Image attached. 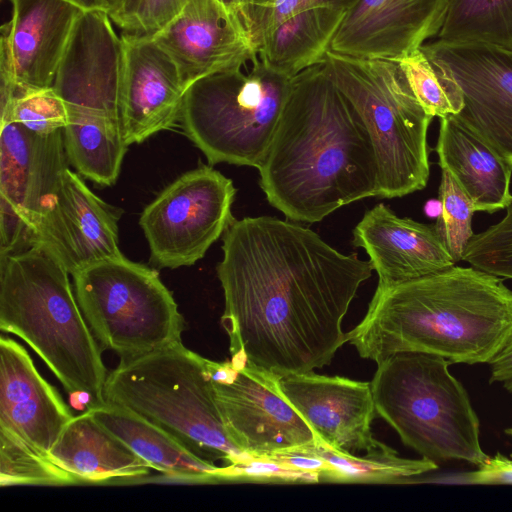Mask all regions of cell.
Here are the masks:
<instances>
[{"label":"cell","mask_w":512,"mask_h":512,"mask_svg":"<svg viewBox=\"0 0 512 512\" xmlns=\"http://www.w3.org/2000/svg\"><path fill=\"white\" fill-rule=\"evenodd\" d=\"M222 243L216 271L231 360L280 378L330 364L346 343L342 321L371 262L272 216L234 218Z\"/></svg>","instance_id":"cell-1"},{"label":"cell","mask_w":512,"mask_h":512,"mask_svg":"<svg viewBox=\"0 0 512 512\" xmlns=\"http://www.w3.org/2000/svg\"><path fill=\"white\" fill-rule=\"evenodd\" d=\"M259 170L271 206L315 223L354 201L378 197L374 146L361 116L317 64L295 75Z\"/></svg>","instance_id":"cell-2"},{"label":"cell","mask_w":512,"mask_h":512,"mask_svg":"<svg viewBox=\"0 0 512 512\" xmlns=\"http://www.w3.org/2000/svg\"><path fill=\"white\" fill-rule=\"evenodd\" d=\"M512 340V290L503 278L452 266L411 281L378 286L346 343L376 363L423 352L450 364L490 363Z\"/></svg>","instance_id":"cell-3"},{"label":"cell","mask_w":512,"mask_h":512,"mask_svg":"<svg viewBox=\"0 0 512 512\" xmlns=\"http://www.w3.org/2000/svg\"><path fill=\"white\" fill-rule=\"evenodd\" d=\"M0 260L1 331L24 340L68 394L84 391L93 407L105 404L103 350L73 294L70 273L39 245Z\"/></svg>","instance_id":"cell-4"},{"label":"cell","mask_w":512,"mask_h":512,"mask_svg":"<svg viewBox=\"0 0 512 512\" xmlns=\"http://www.w3.org/2000/svg\"><path fill=\"white\" fill-rule=\"evenodd\" d=\"M206 361L182 342L120 361L107 375L105 403L137 413L204 461L246 460L224 425Z\"/></svg>","instance_id":"cell-5"},{"label":"cell","mask_w":512,"mask_h":512,"mask_svg":"<svg viewBox=\"0 0 512 512\" xmlns=\"http://www.w3.org/2000/svg\"><path fill=\"white\" fill-rule=\"evenodd\" d=\"M449 365L423 352L385 358L370 383L375 410L423 458L480 466L488 458L480 445V421Z\"/></svg>","instance_id":"cell-6"},{"label":"cell","mask_w":512,"mask_h":512,"mask_svg":"<svg viewBox=\"0 0 512 512\" xmlns=\"http://www.w3.org/2000/svg\"><path fill=\"white\" fill-rule=\"evenodd\" d=\"M322 64L369 132L378 166V197H403L424 189L433 117L417 100L399 63L329 50Z\"/></svg>","instance_id":"cell-7"},{"label":"cell","mask_w":512,"mask_h":512,"mask_svg":"<svg viewBox=\"0 0 512 512\" xmlns=\"http://www.w3.org/2000/svg\"><path fill=\"white\" fill-rule=\"evenodd\" d=\"M292 78L256 53L243 64L203 77L185 91L180 120L211 165L260 168L273 139Z\"/></svg>","instance_id":"cell-8"},{"label":"cell","mask_w":512,"mask_h":512,"mask_svg":"<svg viewBox=\"0 0 512 512\" xmlns=\"http://www.w3.org/2000/svg\"><path fill=\"white\" fill-rule=\"evenodd\" d=\"M72 276L81 312L102 350L124 361L182 342L184 319L157 270L121 255Z\"/></svg>","instance_id":"cell-9"},{"label":"cell","mask_w":512,"mask_h":512,"mask_svg":"<svg viewBox=\"0 0 512 512\" xmlns=\"http://www.w3.org/2000/svg\"><path fill=\"white\" fill-rule=\"evenodd\" d=\"M236 188L211 166L178 177L148 204L139 225L151 260L163 268L191 266L228 228Z\"/></svg>","instance_id":"cell-10"},{"label":"cell","mask_w":512,"mask_h":512,"mask_svg":"<svg viewBox=\"0 0 512 512\" xmlns=\"http://www.w3.org/2000/svg\"><path fill=\"white\" fill-rule=\"evenodd\" d=\"M214 397L235 445L250 457L314 444V431L283 394L277 375L244 361L207 359Z\"/></svg>","instance_id":"cell-11"},{"label":"cell","mask_w":512,"mask_h":512,"mask_svg":"<svg viewBox=\"0 0 512 512\" xmlns=\"http://www.w3.org/2000/svg\"><path fill=\"white\" fill-rule=\"evenodd\" d=\"M68 164L63 130L39 134L15 122L1 123V258L28 246Z\"/></svg>","instance_id":"cell-12"},{"label":"cell","mask_w":512,"mask_h":512,"mask_svg":"<svg viewBox=\"0 0 512 512\" xmlns=\"http://www.w3.org/2000/svg\"><path fill=\"white\" fill-rule=\"evenodd\" d=\"M112 23L104 10H83L75 22L53 83L68 118L121 121L123 45Z\"/></svg>","instance_id":"cell-13"},{"label":"cell","mask_w":512,"mask_h":512,"mask_svg":"<svg viewBox=\"0 0 512 512\" xmlns=\"http://www.w3.org/2000/svg\"><path fill=\"white\" fill-rule=\"evenodd\" d=\"M421 48L458 83L463 106L455 116L512 163V51L439 41Z\"/></svg>","instance_id":"cell-14"},{"label":"cell","mask_w":512,"mask_h":512,"mask_svg":"<svg viewBox=\"0 0 512 512\" xmlns=\"http://www.w3.org/2000/svg\"><path fill=\"white\" fill-rule=\"evenodd\" d=\"M10 2L11 19L1 28V97L53 86L73 27L83 11L65 0Z\"/></svg>","instance_id":"cell-15"},{"label":"cell","mask_w":512,"mask_h":512,"mask_svg":"<svg viewBox=\"0 0 512 512\" xmlns=\"http://www.w3.org/2000/svg\"><path fill=\"white\" fill-rule=\"evenodd\" d=\"M30 245L47 249L71 275L123 255L117 214L69 168L31 233Z\"/></svg>","instance_id":"cell-16"},{"label":"cell","mask_w":512,"mask_h":512,"mask_svg":"<svg viewBox=\"0 0 512 512\" xmlns=\"http://www.w3.org/2000/svg\"><path fill=\"white\" fill-rule=\"evenodd\" d=\"M152 38L174 60L186 89L256 54L242 18L219 0H187Z\"/></svg>","instance_id":"cell-17"},{"label":"cell","mask_w":512,"mask_h":512,"mask_svg":"<svg viewBox=\"0 0 512 512\" xmlns=\"http://www.w3.org/2000/svg\"><path fill=\"white\" fill-rule=\"evenodd\" d=\"M279 384L318 440L328 446L354 454L383 445L371 428L377 413L370 383L310 371L282 377Z\"/></svg>","instance_id":"cell-18"},{"label":"cell","mask_w":512,"mask_h":512,"mask_svg":"<svg viewBox=\"0 0 512 512\" xmlns=\"http://www.w3.org/2000/svg\"><path fill=\"white\" fill-rule=\"evenodd\" d=\"M121 121L128 145L180 119L186 87L170 55L149 36L123 32Z\"/></svg>","instance_id":"cell-19"},{"label":"cell","mask_w":512,"mask_h":512,"mask_svg":"<svg viewBox=\"0 0 512 512\" xmlns=\"http://www.w3.org/2000/svg\"><path fill=\"white\" fill-rule=\"evenodd\" d=\"M448 0H358L348 9L330 50L398 61L437 36Z\"/></svg>","instance_id":"cell-20"},{"label":"cell","mask_w":512,"mask_h":512,"mask_svg":"<svg viewBox=\"0 0 512 512\" xmlns=\"http://www.w3.org/2000/svg\"><path fill=\"white\" fill-rule=\"evenodd\" d=\"M353 244L368 254L378 286L411 281L455 265L434 225L399 217L382 203L355 226Z\"/></svg>","instance_id":"cell-21"},{"label":"cell","mask_w":512,"mask_h":512,"mask_svg":"<svg viewBox=\"0 0 512 512\" xmlns=\"http://www.w3.org/2000/svg\"><path fill=\"white\" fill-rule=\"evenodd\" d=\"M74 415L38 372L27 350L0 337V426L49 453Z\"/></svg>","instance_id":"cell-22"},{"label":"cell","mask_w":512,"mask_h":512,"mask_svg":"<svg viewBox=\"0 0 512 512\" xmlns=\"http://www.w3.org/2000/svg\"><path fill=\"white\" fill-rule=\"evenodd\" d=\"M435 151L472 200L476 212L493 213L512 204V163L455 115L440 118Z\"/></svg>","instance_id":"cell-23"},{"label":"cell","mask_w":512,"mask_h":512,"mask_svg":"<svg viewBox=\"0 0 512 512\" xmlns=\"http://www.w3.org/2000/svg\"><path fill=\"white\" fill-rule=\"evenodd\" d=\"M48 456L79 482H105L149 474V464L103 427L89 410L73 416Z\"/></svg>","instance_id":"cell-24"},{"label":"cell","mask_w":512,"mask_h":512,"mask_svg":"<svg viewBox=\"0 0 512 512\" xmlns=\"http://www.w3.org/2000/svg\"><path fill=\"white\" fill-rule=\"evenodd\" d=\"M88 410L151 468L192 481L220 480L222 466L198 458L172 435L137 413L108 403Z\"/></svg>","instance_id":"cell-25"},{"label":"cell","mask_w":512,"mask_h":512,"mask_svg":"<svg viewBox=\"0 0 512 512\" xmlns=\"http://www.w3.org/2000/svg\"><path fill=\"white\" fill-rule=\"evenodd\" d=\"M345 13L324 6L304 8L269 34L256 53L267 66L293 78L323 63Z\"/></svg>","instance_id":"cell-26"},{"label":"cell","mask_w":512,"mask_h":512,"mask_svg":"<svg viewBox=\"0 0 512 512\" xmlns=\"http://www.w3.org/2000/svg\"><path fill=\"white\" fill-rule=\"evenodd\" d=\"M63 138L69 163L81 175L102 186L116 182L129 146L121 121L69 117Z\"/></svg>","instance_id":"cell-27"},{"label":"cell","mask_w":512,"mask_h":512,"mask_svg":"<svg viewBox=\"0 0 512 512\" xmlns=\"http://www.w3.org/2000/svg\"><path fill=\"white\" fill-rule=\"evenodd\" d=\"M329 465L322 481L339 483H396L438 469V464L426 458L409 459L383 443L364 456L338 451L320 440L301 447ZM296 450V449H295Z\"/></svg>","instance_id":"cell-28"},{"label":"cell","mask_w":512,"mask_h":512,"mask_svg":"<svg viewBox=\"0 0 512 512\" xmlns=\"http://www.w3.org/2000/svg\"><path fill=\"white\" fill-rule=\"evenodd\" d=\"M437 41L512 51V0H448Z\"/></svg>","instance_id":"cell-29"},{"label":"cell","mask_w":512,"mask_h":512,"mask_svg":"<svg viewBox=\"0 0 512 512\" xmlns=\"http://www.w3.org/2000/svg\"><path fill=\"white\" fill-rule=\"evenodd\" d=\"M79 483L72 474L57 465L12 430L0 426V484L70 485Z\"/></svg>","instance_id":"cell-30"},{"label":"cell","mask_w":512,"mask_h":512,"mask_svg":"<svg viewBox=\"0 0 512 512\" xmlns=\"http://www.w3.org/2000/svg\"><path fill=\"white\" fill-rule=\"evenodd\" d=\"M424 110L432 117L458 114L463 106L461 89L453 75L418 48L398 61Z\"/></svg>","instance_id":"cell-31"},{"label":"cell","mask_w":512,"mask_h":512,"mask_svg":"<svg viewBox=\"0 0 512 512\" xmlns=\"http://www.w3.org/2000/svg\"><path fill=\"white\" fill-rule=\"evenodd\" d=\"M439 200L441 212L434 224L444 247L455 262L462 261L468 242L474 235L472 200L446 168H441Z\"/></svg>","instance_id":"cell-32"},{"label":"cell","mask_w":512,"mask_h":512,"mask_svg":"<svg viewBox=\"0 0 512 512\" xmlns=\"http://www.w3.org/2000/svg\"><path fill=\"white\" fill-rule=\"evenodd\" d=\"M15 122L39 134L63 130L68 123L67 107L52 87L1 97L0 123Z\"/></svg>","instance_id":"cell-33"},{"label":"cell","mask_w":512,"mask_h":512,"mask_svg":"<svg viewBox=\"0 0 512 512\" xmlns=\"http://www.w3.org/2000/svg\"><path fill=\"white\" fill-rule=\"evenodd\" d=\"M506 209L498 223L472 236L462 260L479 270L512 279V204Z\"/></svg>","instance_id":"cell-34"},{"label":"cell","mask_w":512,"mask_h":512,"mask_svg":"<svg viewBox=\"0 0 512 512\" xmlns=\"http://www.w3.org/2000/svg\"><path fill=\"white\" fill-rule=\"evenodd\" d=\"M187 0H117L108 10L125 33L152 37L183 9Z\"/></svg>","instance_id":"cell-35"},{"label":"cell","mask_w":512,"mask_h":512,"mask_svg":"<svg viewBox=\"0 0 512 512\" xmlns=\"http://www.w3.org/2000/svg\"><path fill=\"white\" fill-rule=\"evenodd\" d=\"M220 480L261 483H314L320 482V477L265 457H249L246 460L222 466Z\"/></svg>","instance_id":"cell-36"},{"label":"cell","mask_w":512,"mask_h":512,"mask_svg":"<svg viewBox=\"0 0 512 512\" xmlns=\"http://www.w3.org/2000/svg\"><path fill=\"white\" fill-rule=\"evenodd\" d=\"M303 9V0H251L241 15L255 52L278 26Z\"/></svg>","instance_id":"cell-37"},{"label":"cell","mask_w":512,"mask_h":512,"mask_svg":"<svg viewBox=\"0 0 512 512\" xmlns=\"http://www.w3.org/2000/svg\"><path fill=\"white\" fill-rule=\"evenodd\" d=\"M442 480L472 485L512 484V459L498 452L493 457L488 456L477 470L447 476Z\"/></svg>","instance_id":"cell-38"},{"label":"cell","mask_w":512,"mask_h":512,"mask_svg":"<svg viewBox=\"0 0 512 512\" xmlns=\"http://www.w3.org/2000/svg\"><path fill=\"white\" fill-rule=\"evenodd\" d=\"M489 364V383H499L512 394V340Z\"/></svg>","instance_id":"cell-39"},{"label":"cell","mask_w":512,"mask_h":512,"mask_svg":"<svg viewBox=\"0 0 512 512\" xmlns=\"http://www.w3.org/2000/svg\"><path fill=\"white\" fill-rule=\"evenodd\" d=\"M357 2L358 0H303V9L324 6L347 11Z\"/></svg>","instance_id":"cell-40"},{"label":"cell","mask_w":512,"mask_h":512,"mask_svg":"<svg viewBox=\"0 0 512 512\" xmlns=\"http://www.w3.org/2000/svg\"><path fill=\"white\" fill-rule=\"evenodd\" d=\"M74 4L84 11L88 10H104L108 11L110 3L108 0H65Z\"/></svg>","instance_id":"cell-41"},{"label":"cell","mask_w":512,"mask_h":512,"mask_svg":"<svg viewBox=\"0 0 512 512\" xmlns=\"http://www.w3.org/2000/svg\"><path fill=\"white\" fill-rule=\"evenodd\" d=\"M227 8L238 14L240 17L251 0H219Z\"/></svg>","instance_id":"cell-42"},{"label":"cell","mask_w":512,"mask_h":512,"mask_svg":"<svg viewBox=\"0 0 512 512\" xmlns=\"http://www.w3.org/2000/svg\"><path fill=\"white\" fill-rule=\"evenodd\" d=\"M504 432L506 435L512 438V427L505 429Z\"/></svg>","instance_id":"cell-43"},{"label":"cell","mask_w":512,"mask_h":512,"mask_svg":"<svg viewBox=\"0 0 512 512\" xmlns=\"http://www.w3.org/2000/svg\"><path fill=\"white\" fill-rule=\"evenodd\" d=\"M116 1H117V0H108V2L110 3V6H111L112 4H114Z\"/></svg>","instance_id":"cell-44"}]
</instances>
